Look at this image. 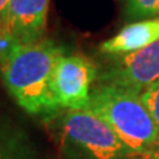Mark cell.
<instances>
[{
    "mask_svg": "<svg viewBox=\"0 0 159 159\" xmlns=\"http://www.w3.org/2000/svg\"><path fill=\"white\" fill-rule=\"evenodd\" d=\"M64 49L52 40L13 44L2 60L4 84L17 105L29 114L56 110L51 81Z\"/></svg>",
    "mask_w": 159,
    "mask_h": 159,
    "instance_id": "6da1fadb",
    "label": "cell"
},
{
    "mask_svg": "<svg viewBox=\"0 0 159 159\" xmlns=\"http://www.w3.org/2000/svg\"><path fill=\"white\" fill-rule=\"evenodd\" d=\"M88 109L105 119L134 155H150L157 151L159 130L141 94L101 84L90 93Z\"/></svg>",
    "mask_w": 159,
    "mask_h": 159,
    "instance_id": "7a4b0ae2",
    "label": "cell"
},
{
    "mask_svg": "<svg viewBox=\"0 0 159 159\" xmlns=\"http://www.w3.org/2000/svg\"><path fill=\"white\" fill-rule=\"evenodd\" d=\"M61 146L72 159L137 158L105 119L89 109L68 110L64 116Z\"/></svg>",
    "mask_w": 159,
    "mask_h": 159,
    "instance_id": "3957f363",
    "label": "cell"
},
{
    "mask_svg": "<svg viewBox=\"0 0 159 159\" xmlns=\"http://www.w3.org/2000/svg\"><path fill=\"white\" fill-rule=\"evenodd\" d=\"M96 76L92 62L82 56H61L53 69L51 93L56 109L85 110L90 102V85Z\"/></svg>",
    "mask_w": 159,
    "mask_h": 159,
    "instance_id": "277c9868",
    "label": "cell"
},
{
    "mask_svg": "<svg viewBox=\"0 0 159 159\" xmlns=\"http://www.w3.org/2000/svg\"><path fill=\"white\" fill-rule=\"evenodd\" d=\"M101 80L103 84L141 94L159 80V40L139 51L113 56Z\"/></svg>",
    "mask_w": 159,
    "mask_h": 159,
    "instance_id": "5b68a950",
    "label": "cell"
},
{
    "mask_svg": "<svg viewBox=\"0 0 159 159\" xmlns=\"http://www.w3.org/2000/svg\"><path fill=\"white\" fill-rule=\"evenodd\" d=\"M51 0H11L4 28L15 44L41 40Z\"/></svg>",
    "mask_w": 159,
    "mask_h": 159,
    "instance_id": "8992f818",
    "label": "cell"
},
{
    "mask_svg": "<svg viewBox=\"0 0 159 159\" xmlns=\"http://www.w3.org/2000/svg\"><path fill=\"white\" fill-rule=\"evenodd\" d=\"M157 40H159V17L146 19L123 27L116 36L99 45V52L107 56H121L139 51Z\"/></svg>",
    "mask_w": 159,
    "mask_h": 159,
    "instance_id": "52a82bcc",
    "label": "cell"
},
{
    "mask_svg": "<svg viewBox=\"0 0 159 159\" xmlns=\"http://www.w3.org/2000/svg\"><path fill=\"white\" fill-rule=\"evenodd\" d=\"M127 15L130 19L157 16L159 15V0H130Z\"/></svg>",
    "mask_w": 159,
    "mask_h": 159,
    "instance_id": "ba28073f",
    "label": "cell"
},
{
    "mask_svg": "<svg viewBox=\"0 0 159 159\" xmlns=\"http://www.w3.org/2000/svg\"><path fill=\"white\" fill-rule=\"evenodd\" d=\"M141 99L159 130V80L141 93Z\"/></svg>",
    "mask_w": 159,
    "mask_h": 159,
    "instance_id": "9c48e42d",
    "label": "cell"
},
{
    "mask_svg": "<svg viewBox=\"0 0 159 159\" xmlns=\"http://www.w3.org/2000/svg\"><path fill=\"white\" fill-rule=\"evenodd\" d=\"M13 40L8 36V33L6 32L4 28V21L0 20V58H4V56L8 53V51L13 45Z\"/></svg>",
    "mask_w": 159,
    "mask_h": 159,
    "instance_id": "30bf717a",
    "label": "cell"
},
{
    "mask_svg": "<svg viewBox=\"0 0 159 159\" xmlns=\"http://www.w3.org/2000/svg\"><path fill=\"white\" fill-rule=\"evenodd\" d=\"M0 159H15L13 154L2 139H0Z\"/></svg>",
    "mask_w": 159,
    "mask_h": 159,
    "instance_id": "8fae6325",
    "label": "cell"
},
{
    "mask_svg": "<svg viewBox=\"0 0 159 159\" xmlns=\"http://www.w3.org/2000/svg\"><path fill=\"white\" fill-rule=\"evenodd\" d=\"M9 4H11V0H0V20H2V21L6 20Z\"/></svg>",
    "mask_w": 159,
    "mask_h": 159,
    "instance_id": "7c38bea8",
    "label": "cell"
},
{
    "mask_svg": "<svg viewBox=\"0 0 159 159\" xmlns=\"http://www.w3.org/2000/svg\"><path fill=\"white\" fill-rule=\"evenodd\" d=\"M157 151L159 152V139H158V147H157Z\"/></svg>",
    "mask_w": 159,
    "mask_h": 159,
    "instance_id": "4fadbf2b",
    "label": "cell"
}]
</instances>
